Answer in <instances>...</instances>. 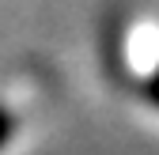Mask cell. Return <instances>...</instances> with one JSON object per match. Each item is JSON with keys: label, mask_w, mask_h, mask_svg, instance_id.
<instances>
[{"label": "cell", "mask_w": 159, "mask_h": 155, "mask_svg": "<svg viewBox=\"0 0 159 155\" xmlns=\"http://www.w3.org/2000/svg\"><path fill=\"white\" fill-rule=\"evenodd\" d=\"M4 136H8V117H4V110H0V144H4Z\"/></svg>", "instance_id": "1"}]
</instances>
